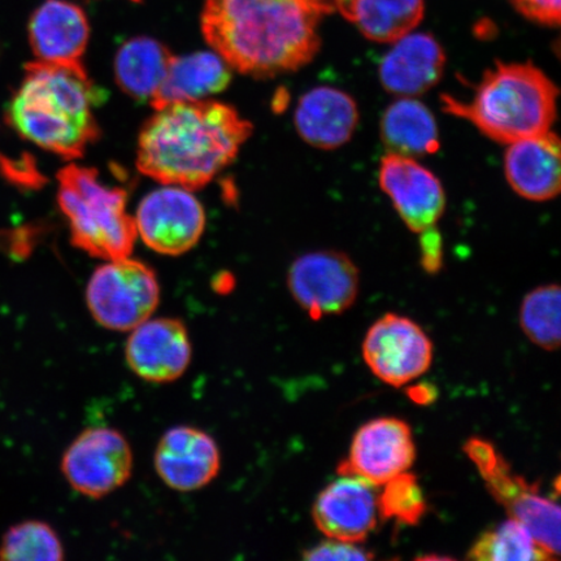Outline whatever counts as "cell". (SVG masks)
Instances as JSON below:
<instances>
[{"label": "cell", "mask_w": 561, "mask_h": 561, "mask_svg": "<svg viewBox=\"0 0 561 561\" xmlns=\"http://www.w3.org/2000/svg\"><path fill=\"white\" fill-rule=\"evenodd\" d=\"M319 0H207L202 32L230 68L257 79L294 72L320 50Z\"/></svg>", "instance_id": "obj_1"}, {"label": "cell", "mask_w": 561, "mask_h": 561, "mask_svg": "<svg viewBox=\"0 0 561 561\" xmlns=\"http://www.w3.org/2000/svg\"><path fill=\"white\" fill-rule=\"evenodd\" d=\"M251 131L252 125L228 104H168L140 130L138 170L161 184L195 191L237 158Z\"/></svg>", "instance_id": "obj_2"}, {"label": "cell", "mask_w": 561, "mask_h": 561, "mask_svg": "<svg viewBox=\"0 0 561 561\" xmlns=\"http://www.w3.org/2000/svg\"><path fill=\"white\" fill-rule=\"evenodd\" d=\"M104 95L81 61H34L12 95L7 121L41 149L76 159L100 138L94 107Z\"/></svg>", "instance_id": "obj_3"}, {"label": "cell", "mask_w": 561, "mask_h": 561, "mask_svg": "<svg viewBox=\"0 0 561 561\" xmlns=\"http://www.w3.org/2000/svg\"><path fill=\"white\" fill-rule=\"evenodd\" d=\"M559 90L529 62H496L483 75L471 101L442 96L448 114L465 118L501 144L550 131L557 117Z\"/></svg>", "instance_id": "obj_4"}, {"label": "cell", "mask_w": 561, "mask_h": 561, "mask_svg": "<svg viewBox=\"0 0 561 561\" xmlns=\"http://www.w3.org/2000/svg\"><path fill=\"white\" fill-rule=\"evenodd\" d=\"M58 180V202L73 245L103 261L129 257L138 233L136 220L126 213V192L102 184L93 168L68 165Z\"/></svg>", "instance_id": "obj_5"}, {"label": "cell", "mask_w": 561, "mask_h": 561, "mask_svg": "<svg viewBox=\"0 0 561 561\" xmlns=\"http://www.w3.org/2000/svg\"><path fill=\"white\" fill-rule=\"evenodd\" d=\"M465 450L473 461L477 471L485 481L489 493L507 511L514 520L520 523L535 538L536 543L552 559L560 553V507L559 504L539 494L524 477L512 471L501 453L482 438H471Z\"/></svg>", "instance_id": "obj_6"}, {"label": "cell", "mask_w": 561, "mask_h": 561, "mask_svg": "<svg viewBox=\"0 0 561 561\" xmlns=\"http://www.w3.org/2000/svg\"><path fill=\"white\" fill-rule=\"evenodd\" d=\"M160 285L151 266L133 259L110 261L96 268L87 287L91 316L111 332H130L152 318Z\"/></svg>", "instance_id": "obj_7"}, {"label": "cell", "mask_w": 561, "mask_h": 561, "mask_svg": "<svg viewBox=\"0 0 561 561\" xmlns=\"http://www.w3.org/2000/svg\"><path fill=\"white\" fill-rule=\"evenodd\" d=\"M61 472L77 493L101 500L130 480L133 451L129 442L112 427H89L62 455Z\"/></svg>", "instance_id": "obj_8"}, {"label": "cell", "mask_w": 561, "mask_h": 561, "mask_svg": "<svg viewBox=\"0 0 561 561\" xmlns=\"http://www.w3.org/2000/svg\"><path fill=\"white\" fill-rule=\"evenodd\" d=\"M287 284L294 299L313 320L340 314L359 294V270L339 251H314L293 263Z\"/></svg>", "instance_id": "obj_9"}, {"label": "cell", "mask_w": 561, "mask_h": 561, "mask_svg": "<svg viewBox=\"0 0 561 561\" xmlns=\"http://www.w3.org/2000/svg\"><path fill=\"white\" fill-rule=\"evenodd\" d=\"M363 356L381 381L401 388L431 368L433 343L415 321L388 313L370 327Z\"/></svg>", "instance_id": "obj_10"}, {"label": "cell", "mask_w": 561, "mask_h": 561, "mask_svg": "<svg viewBox=\"0 0 561 561\" xmlns=\"http://www.w3.org/2000/svg\"><path fill=\"white\" fill-rule=\"evenodd\" d=\"M137 233L153 251L181 255L198 243L206 227L205 210L186 188L164 187L140 202Z\"/></svg>", "instance_id": "obj_11"}, {"label": "cell", "mask_w": 561, "mask_h": 561, "mask_svg": "<svg viewBox=\"0 0 561 561\" xmlns=\"http://www.w3.org/2000/svg\"><path fill=\"white\" fill-rule=\"evenodd\" d=\"M416 459V446L409 424L401 419L380 417L356 432L348 459L340 474H355L382 486L396 476L409 471Z\"/></svg>", "instance_id": "obj_12"}, {"label": "cell", "mask_w": 561, "mask_h": 561, "mask_svg": "<svg viewBox=\"0 0 561 561\" xmlns=\"http://www.w3.org/2000/svg\"><path fill=\"white\" fill-rule=\"evenodd\" d=\"M193 347L184 322L173 318L146 320L128 336L125 360L133 374L151 383L179 380L191 366Z\"/></svg>", "instance_id": "obj_13"}, {"label": "cell", "mask_w": 561, "mask_h": 561, "mask_svg": "<svg viewBox=\"0 0 561 561\" xmlns=\"http://www.w3.org/2000/svg\"><path fill=\"white\" fill-rule=\"evenodd\" d=\"M375 483L355 474H340L316 497L312 516L322 535L359 543L376 529L380 511Z\"/></svg>", "instance_id": "obj_14"}, {"label": "cell", "mask_w": 561, "mask_h": 561, "mask_svg": "<svg viewBox=\"0 0 561 561\" xmlns=\"http://www.w3.org/2000/svg\"><path fill=\"white\" fill-rule=\"evenodd\" d=\"M380 185L415 233L437 227L446 207V194L440 181L415 159L389 153L380 165Z\"/></svg>", "instance_id": "obj_15"}, {"label": "cell", "mask_w": 561, "mask_h": 561, "mask_svg": "<svg viewBox=\"0 0 561 561\" xmlns=\"http://www.w3.org/2000/svg\"><path fill=\"white\" fill-rule=\"evenodd\" d=\"M160 480L179 493H192L209 485L221 469L219 445L198 427L180 425L160 438L156 456Z\"/></svg>", "instance_id": "obj_16"}, {"label": "cell", "mask_w": 561, "mask_h": 561, "mask_svg": "<svg viewBox=\"0 0 561 561\" xmlns=\"http://www.w3.org/2000/svg\"><path fill=\"white\" fill-rule=\"evenodd\" d=\"M445 65L444 48L432 34L410 33L383 56L378 73L389 93L415 96L436 85Z\"/></svg>", "instance_id": "obj_17"}, {"label": "cell", "mask_w": 561, "mask_h": 561, "mask_svg": "<svg viewBox=\"0 0 561 561\" xmlns=\"http://www.w3.org/2000/svg\"><path fill=\"white\" fill-rule=\"evenodd\" d=\"M510 185L525 199L545 202L560 192V140L553 133L515 140L504 157Z\"/></svg>", "instance_id": "obj_18"}, {"label": "cell", "mask_w": 561, "mask_h": 561, "mask_svg": "<svg viewBox=\"0 0 561 561\" xmlns=\"http://www.w3.org/2000/svg\"><path fill=\"white\" fill-rule=\"evenodd\" d=\"M359 122L357 105L345 91L314 88L300 98L296 110L299 136L321 150H334L348 142Z\"/></svg>", "instance_id": "obj_19"}, {"label": "cell", "mask_w": 561, "mask_h": 561, "mask_svg": "<svg viewBox=\"0 0 561 561\" xmlns=\"http://www.w3.org/2000/svg\"><path fill=\"white\" fill-rule=\"evenodd\" d=\"M31 47L37 60L76 62L87 50L89 23L79 5L66 0H46L30 23Z\"/></svg>", "instance_id": "obj_20"}, {"label": "cell", "mask_w": 561, "mask_h": 561, "mask_svg": "<svg viewBox=\"0 0 561 561\" xmlns=\"http://www.w3.org/2000/svg\"><path fill=\"white\" fill-rule=\"evenodd\" d=\"M230 80V67L217 54L173 56L165 79L150 103L159 110L172 103L203 101L226 90Z\"/></svg>", "instance_id": "obj_21"}, {"label": "cell", "mask_w": 561, "mask_h": 561, "mask_svg": "<svg viewBox=\"0 0 561 561\" xmlns=\"http://www.w3.org/2000/svg\"><path fill=\"white\" fill-rule=\"evenodd\" d=\"M381 136L391 153L405 157L432 156L440 145L432 111L411 96H403L386 108Z\"/></svg>", "instance_id": "obj_22"}, {"label": "cell", "mask_w": 561, "mask_h": 561, "mask_svg": "<svg viewBox=\"0 0 561 561\" xmlns=\"http://www.w3.org/2000/svg\"><path fill=\"white\" fill-rule=\"evenodd\" d=\"M173 55L160 42L149 37L124 44L115 59L117 85L137 101H151L163 83Z\"/></svg>", "instance_id": "obj_23"}, {"label": "cell", "mask_w": 561, "mask_h": 561, "mask_svg": "<svg viewBox=\"0 0 561 561\" xmlns=\"http://www.w3.org/2000/svg\"><path fill=\"white\" fill-rule=\"evenodd\" d=\"M364 37L390 44L412 33L424 18V0H348L340 9Z\"/></svg>", "instance_id": "obj_24"}, {"label": "cell", "mask_w": 561, "mask_h": 561, "mask_svg": "<svg viewBox=\"0 0 561 561\" xmlns=\"http://www.w3.org/2000/svg\"><path fill=\"white\" fill-rule=\"evenodd\" d=\"M469 560H551L539 547L524 525L508 518L495 528L483 531L468 551Z\"/></svg>", "instance_id": "obj_25"}, {"label": "cell", "mask_w": 561, "mask_h": 561, "mask_svg": "<svg viewBox=\"0 0 561 561\" xmlns=\"http://www.w3.org/2000/svg\"><path fill=\"white\" fill-rule=\"evenodd\" d=\"M65 558L58 533L45 522L26 520L13 525L0 542V560L60 561Z\"/></svg>", "instance_id": "obj_26"}, {"label": "cell", "mask_w": 561, "mask_h": 561, "mask_svg": "<svg viewBox=\"0 0 561 561\" xmlns=\"http://www.w3.org/2000/svg\"><path fill=\"white\" fill-rule=\"evenodd\" d=\"M561 291L558 285L537 287L523 300L520 324L535 345L553 351L560 346Z\"/></svg>", "instance_id": "obj_27"}, {"label": "cell", "mask_w": 561, "mask_h": 561, "mask_svg": "<svg viewBox=\"0 0 561 561\" xmlns=\"http://www.w3.org/2000/svg\"><path fill=\"white\" fill-rule=\"evenodd\" d=\"M383 486L382 493L378 495L380 517L404 525H417L427 508L417 477L407 471L383 483Z\"/></svg>", "instance_id": "obj_28"}, {"label": "cell", "mask_w": 561, "mask_h": 561, "mask_svg": "<svg viewBox=\"0 0 561 561\" xmlns=\"http://www.w3.org/2000/svg\"><path fill=\"white\" fill-rule=\"evenodd\" d=\"M375 556L364 547L353 542L339 541V539L329 538L328 541L321 542L312 549L305 551V560H371Z\"/></svg>", "instance_id": "obj_29"}, {"label": "cell", "mask_w": 561, "mask_h": 561, "mask_svg": "<svg viewBox=\"0 0 561 561\" xmlns=\"http://www.w3.org/2000/svg\"><path fill=\"white\" fill-rule=\"evenodd\" d=\"M526 19L547 26H558L561 20V0H512Z\"/></svg>", "instance_id": "obj_30"}, {"label": "cell", "mask_w": 561, "mask_h": 561, "mask_svg": "<svg viewBox=\"0 0 561 561\" xmlns=\"http://www.w3.org/2000/svg\"><path fill=\"white\" fill-rule=\"evenodd\" d=\"M421 234V264L427 273H437L444 263V245L437 227L427 229Z\"/></svg>", "instance_id": "obj_31"}, {"label": "cell", "mask_w": 561, "mask_h": 561, "mask_svg": "<svg viewBox=\"0 0 561 561\" xmlns=\"http://www.w3.org/2000/svg\"><path fill=\"white\" fill-rule=\"evenodd\" d=\"M410 397L417 403H430L434 398V390L430 386H417L410 390Z\"/></svg>", "instance_id": "obj_32"}, {"label": "cell", "mask_w": 561, "mask_h": 561, "mask_svg": "<svg viewBox=\"0 0 561 561\" xmlns=\"http://www.w3.org/2000/svg\"><path fill=\"white\" fill-rule=\"evenodd\" d=\"M322 9L325 10L327 15L333 11H340L343 5H345L348 0H319Z\"/></svg>", "instance_id": "obj_33"}, {"label": "cell", "mask_w": 561, "mask_h": 561, "mask_svg": "<svg viewBox=\"0 0 561 561\" xmlns=\"http://www.w3.org/2000/svg\"><path fill=\"white\" fill-rule=\"evenodd\" d=\"M131 2H137L138 3V2H140V0H131Z\"/></svg>", "instance_id": "obj_34"}]
</instances>
